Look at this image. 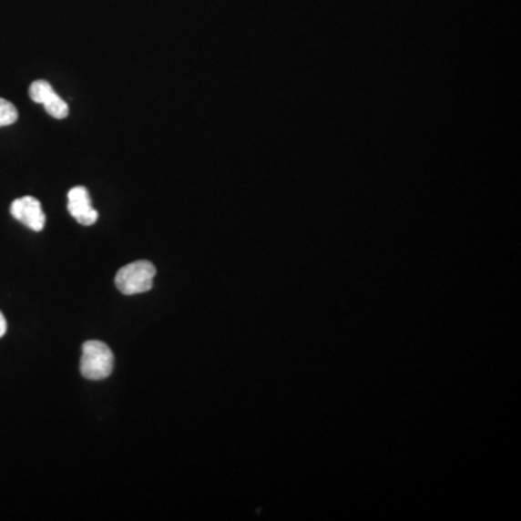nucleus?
<instances>
[{
  "instance_id": "6e6552de",
  "label": "nucleus",
  "mask_w": 521,
  "mask_h": 521,
  "mask_svg": "<svg viewBox=\"0 0 521 521\" xmlns=\"http://www.w3.org/2000/svg\"><path fill=\"white\" fill-rule=\"evenodd\" d=\"M7 331L6 319H5L4 313L0 312V338H4L5 333Z\"/></svg>"
},
{
  "instance_id": "20e7f679",
  "label": "nucleus",
  "mask_w": 521,
  "mask_h": 521,
  "mask_svg": "<svg viewBox=\"0 0 521 521\" xmlns=\"http://www.w3.org/2000/svg\"><path fill=\"white\" fill-rule=\"evenodd\" d=\"M68 211L80 225L92 226L97 222L99 213L93 209L92 199L86 187H73L68 191Z\"/></svg>"
},
{
  "instance_id": "39448f33",
  "label": "nucleus",
  "mask_w": 521,
  "mask_h": 521,
  "mask_svg": "<svg viewBox=\"0 0 521 521\" xmlns=\"http://www.w3.org/2000/svg\"><path fill=\"white\" fill-rule=\"evenodd\" d=\"M54 95H56V90L46 80L34 81L29 87V97L36 103H41V105H44L46 100H50Z\"/></svg>"
},
{
  "instance_id": "f257e3e1",
  "label": "nucleus",
  "mask_w": 521,
  "mask_h": 521,
  "mask_svg": "<svg viewBox=\"0 0 521 521\" xmlns=\"http://www.w3.org/2000/svg\"><path fill=\"white\" fill-rule=\"evenodd\" d=\"M156 274V267L149 260H135L132 264L120 268L115 284L120 292H124L127 296H134L149 291L154 286Z\"/></svg>"
},
{
  "instance_id": "0eeeda50",
  "label": "nucleus",
  "mask_w": 521,
  "mask_h": 521,
  "mask_svg": "<svg viewBox=\"0 0 521 521\" xmlns=\"http://www.w3.org/2000/svg\"><path fill=\"white\" fill-rule=\"evenodd\" d=\"M18 120V109L9 100L0 97V128L9 127Z\"/></svg>"
},
{
  "instance_id": "423d86ee",
  "label": "nucleus",
  "mask_w": 521,
  "mask_h": 521,
  "mask_svg": "<svg viewBox=\"0 0 521 521\" xmlns=\"http://www.w3.org/2000/svg\"><path fill=\"white\" fill-rule=\"evenodd\" d=\"M44 106H46V110L48 112V115L56 117V119L67 117L68 105L66 103V100L61 99L60 96L56 95V93L50 100H46Z\"/></svg>"
},
{
  "instance_id": "f03ea898",
  "label": "nucleus",
  "mask_w": 521,
  "mask_h": 521,
  "mask_svg": "<svg viewBox=\"0 0 521 521\" xmlns=\"http://www.w3.org/2000/svg\"><path fill=\"white\" fill-rule=\"evenodd\" d=\"M115 365L112 349L100 341H87L83 345L80 371L87 380H105Z\"/></svg>"
},
{
  "instance_id": "7ed1b4c3",
  "label": "nucleus",
  "mask_w": 521,
  "mask_h": 521,
  "mask_svg": "<svg viewBox=\"0 0 521 521\" xmlns=\"http://www.w3.org/2000/svg\"><path fill=\"white\" fill-rule=\"evenodd\" d=\"M11 213L16 220L36 232H41L46 226V213L41 208V203L38 199L32 196L16 199L11 205Z\"/></svg>"
}]
</instances>
